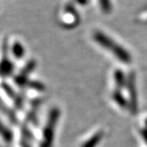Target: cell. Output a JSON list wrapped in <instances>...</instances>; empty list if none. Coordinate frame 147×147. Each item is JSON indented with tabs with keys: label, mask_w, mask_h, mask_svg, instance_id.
<instances>
[{
	"label": "cell",
	"mask_w": 147,
	"mask_h": 147,
	"mask_svg": "<svg viewBox=\"0 0 147 147\" xmlns=\"http://www.w3.org/2000/svg\"><path fill=\"white\" fill-rule=\"evenodd\" d=\"M93 38L97 43H99L102 47H105V49H107L108 51L113 53L122 62H124V63L130 62L131 57L129 53H127L123 47H121L119 44L116 43L114 40H112V38H110V37L104 34L102 32H95Z\"/></svg>",
	"instance_id": "1"
},
{
	"label": "cell",
	"mask_w": 147,
	"mask_h": 147,
	"mask_svg": "<svg viewBox=\"0 0 147 147\" xmlns=\"http://www.w3.org/2000/svg\"><path fill=\"white\" fill-rule=\"evenodd\" d=\"M59 116H60V110L58 109L54 108V109L51 110L49 116H48L47 125L45 126V128L43 130L42 144H41L40 147L52 146L55 127H56V125H57Z\"/></svg>",
	"instance_id": "2"
},
{
	"label": "cell",
	"mask_w": 147,
	"mask_h": 147,
	"mask_svg": "<svg viewBox=\"0 0 147 147\" xmlns=\"http://www.w3.org/2000/svg\"><path fill=\"white\" fill-rule=\"evenodd\" d=\"M36 66V62L35 61L31 60L30 61L27 65L21 70V74H19L16 78H15V82L18 86H24L27 85L28 84V77L31 74V72L34 69Z\"/></svg>",
	"instance_id": "3"
},
{
	"label": "cell",
	"mask_w": 147,
	"mask_h": 147,
	"mask_svg": "<svg viewBox=\"0 0 147 147\" xmlns=\"http://www.w3.org/2000/svg\"><path fill=\"white\" fill-rule=\"evenodd\" d=\"M7 42L3 44V57L0 63V74L3 76H8L12 73L14 66L7 58Z\"/></svg>",
	"instance_id": "4"
},
{
	"label": "cell",
	"mask_w": 147,
	"mask_h": 147,
	"mask_svg": "<svg viewBox=\"0 0 147 147\" xmlns=\"http://www.w3.org/2000/svg\"><path fill=\"white\" fill-rule=\"evenodd\" d=\"M0 135L7 142H11L12 140V133L1 122H0Z\"/></svg>",
	"instance_id": "5"
},
{
	"label": "cell",
	"mask_w": 147,
	"mask_h": 147,
	"mask_svg": "<svg viewBox=\"0 0 147 147\" xmlns=\"http://www.w3.org/2000/svg\"><path fill=\"white\" fill-rule=\"evenodd\" d=\"M12 53L14 55V57L16 58L20 59L23 56H24V53H25V50H24V47H22L20 42H15L12 46Z\"/></svg>",
	"instance_id": "6"
},
{
	"label": "cell",
	"mask_w": 147,
	"mask_h": 147,
	"mask_svg": "<svg viewBox=\"0 0 147 147\" xmlns=\"http://www.w3.org/2000/svg\"><path fill=\"white\" fill-rule=\"evenodd\" d=\"M101 138L100 133L96 134L95 136L92 137L91 139H89L88 142H86V144H84L82 147H95L96 146V143L99 142L100 139Z\"/></svg>",
	"instance_id": "7"
},
{
	"label": "cell",
	"mask_w": 147,
	"mask_h": 147,
	"mask_svg": "<svg viewBox=\"0 0 147 147\" xmlns=\"http://www.w3.org/2000/svg\"><path fill=\"white\" fill-rule=\"evenodd\" d=\"M2 87H3V90L5 91V92L7 93V95L10 98H11V99H13V100H15L17 99L18 96H16V92H14V90L12 89L8 84H4V83H3V84H2Z\"/></svg>",
	"instance_id": "8"
},
{
	"label": "cell",
	"mask_w": 147,
	"mask_h": 147,
	"mask_svg": "<svg viewBox=\"0 0 147 147\" xmlns=\"http://www.w3.org/2000/svg\"><path fill=\"white\" fill-rule=\"evenodd\" d=\"M27 86L30 87L36 90H39V91H42V90H44V86L43 84H42L39 82H36V81H34V82H28L27 84Z\"/></svg>",
	"instance_id": "9"
},
{
	"label": "cell",
	"mask_w": 147,
	"mask_h": 147,
	"mask_svg": "<svg viewBox=\"0 0 147 147\" xmlns=\"http://www.w3.org/2000/svg\"><path fill=\"white\" fill-rule=\"evenodd\" d=\"M89 1L90 0H77V2H78L79 3H80V4H82V5L87 4Z\"/></svg>",
	"instance_id": "10"
}]
</instances>
